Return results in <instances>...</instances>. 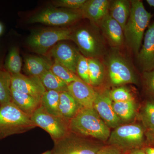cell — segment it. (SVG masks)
Listing matches in <instances>:
<instances>
[{"mask_svg": "<svg viewBox=\"0 0 154 154\" xmlns=\"http://www.w3.org/2000/svg\"><path fill=\"white\" fill-rule=\"evenodd\" d=\"M0 69H3L2 67V63H1V61H0Z\"/></svg>", "mask_w": 154, "mask_h": 154, "instance_id": "obj_41", "label": "cell"}, {"mask_svg": "<svg viewBox=\"0 0 154 154\" xmlns=\"http://www.w3.org/2000/svg\"><path fill=\"white\" fill-rule=\"evenodd\" d=\"M60 95V93L57 91H46L42 96L41 106L50 114L59 116L58 107Z\"/></svg>", "mask_w": 154, "mask_h": 154, "instance_id": "obj_25", "label": "cell"}, {"mask_svg": "<svg viewBox=\"0 0 154 154\" xmlns=\"http://www.w3.org/2000/svg\"><path fill=\"white\" fill-rule=\"evenodd\" d=\"M11 88L39 98L47 91L39 77L29 76L21 73L12 75Z\"/></svg>", "mask_w": 154, "mask_h": 154, "instance_id": "obj_11", "label": "cell"}, {"mask_svg": "<svg viewBox=\"0 0 154 154\" xmlns=\"http://www.w3.org/2000/svg\"><path fill=\"white\" fill-rule=\"evenodd\" d=\"M141 117L145 127L150 132H154V101H147L143 108Z\"/></svg>", "mask_w": 154, "mask_h": 154, "instance_id": "obj_29", "label": "cell"}, {"mask_svg": "<svg viewBox=\"0 0 154 154\" xmlns=\"http://www.w3.org/2000/svg\"><path fill=\"white\" fill-rule=\"evenodd\" d=\"M129 17L123 32L125 41L134 54L137 56L142 45L145 30L149 25L152 15L146 10L140 0L131 1Z\"/></svg>", "mask_w": 154, "mask_h": 154, "instance_id": "obj_1", "label": "cell"}, {"mask_svg": "<svg viewBox=\"0 0 154 154\" xmlns=\"http://www.w3.org/2000/svg\"><path fill=\"white\" fill-rule=\"evenodd\" d=\"M69 129L70 132L75 134L103 141L108 139L110 134L109 127L94 108H82L70 120Z\"/></svg>", "mask_w": 154, "mask_h": 154, "instance_id": "obj_2", "label": "cell"}, {"mask_svg": "<svg viewBox=\"0 0 154 154\" xmlns=\"http://www.w3.org/2000/svg\"><path fill=\"white\" fill-rule=\"evenodd\" d=\"M144 149L146 154H154V147H147Z\"/></svg>", "mask_w": 154, "mask_h": 154, "instance_id": "obj_36", "label": "cell"}, {"mask_svg": "<svg viewBox=\"0 0 154 154\" xmlns=\"http://www.w3.org/2000/svg\"><path fill=\"white\" fill-rule=\"evenodd\" d=\"M86 0H58L53 2L55 8L80 10Z\"/></svg>", "mask_w": 154, "mask_h": 154, "instance_id": "obj_33", "label": "cell"}, {"mask_svg": "<svg viewBox=\"0 0 154 154\" xmlns=\"http://www.w3.org/2000/svg\"><path fill=\"white\" fill-rule=\"evenodd\" d=\"M89 78L91 86H98L105 76V68L98 58H88Z\"/></svg>", "mask_w": 154, "mask_h": 154, "instance_id": "obj_23", "label": "cell"}, {"mask_svg": "<svg viewBox=\"0 0 154 154\" xmlns=\"http://www.w3.org/2000/svg\"><path fill=\"white\" fill-rule=\"evenodd\" d=\"M110 2L108 0H86L80 9L83 18L88 19L93 24L97 25L109 14Z\"/></svg>", "mask_w": 154, "mask_h": 154, "instance_id": "obj_17", "label": "cell"}, {"mask_svg": "<svg viewBox=\"0 0 154 154\" xmlns=\"http://www.w3.org/2000/svg\"><path fill=\"white\" fill-rule=\"evenodd\" d=\"M11 77L8 72L0 69V106L11 102Z\"/></svg>", "mask_w": 154, "mask_h": 154, "instance_id": "obj_26", "label": "cell"}, {"mask_svg": "<svg viewBox=\"0 0 154 154\" xmlns=\"http://www.w3.org/2000/svg\"><path fill=\"white\" fill-rule=\"evenodd\" d=\"M11 102L22 112L31 116L41 106V98L30 96L11 88Z\"/></svg>", "mask_w": 154, "mask_h": 154, "instance_id": "obj_18", "label": "cell"}, {"mask_svg": "<svg viewBox=\"0 0 154 154\" xmlns=\"http://www.w3.org/2000/svg\"><path fill=\"white\" fill-rule=\"evenodd\" d=\"M146 2L149 4V5L154 8V0H146Z\"/></svg>", "mask_w": 154, "mask_h": 154, "instance_id": "obj_37", "label": "cell"}, {"mask_svg": "<svg viewBox=\"0 0 154 154\" xmlns=\"http://www.w3.org/2000/svg\"><path fill=\"white\" fill-rule=\"evenodd\" d=\"M94 108L109 127L116 128L120 123V118L114 111L109 95L98 93Z\"/></svg>", "mask_w": 154, "mask_h": 154, "instance_id": "obj_16", "label": "cell"}, {"mask_svg": "<svg viewBox=\"0 0 154 154\" xmlns=\"http://www.w3.org/2000/svg\"><path fill=\"white\" fill-rule=\"evenodd\" d=\"M97 154H123L122 150L115 146L109 145L102 147Z\"/></svg>", "mask_w": 154, "mask_h": 154, "instance_id": "obj_34", "label": "cell"}, {"mask_svg": "<svg viewBox=\"0 0 154 154\" xmlns=\"http://www.w3.org/2000/svg\"><path fill=\"white\" fill-rule=\"evenodd\" d=\"M102 147L71 132L54 142L52 154H97Z\"/></svg>", "mask_w": 154, "mask_h": 154, "instance_id": "obj_10", "label": "cell"}, {"mask_svg": "<svg viewBox=\"0 0 154 154\" xmlns=\"http://www.w3.org/2000/svg\"><path fill=\"white\" fill-rule=\"evenodd\" d=\"M72 30L70 28H50L35 30L27 39V43L33 51L44 55L60 41L72 39Z\"/></svg>", "mask_w": 154, "mask_h": 154, "instance_id": "obj_4", "label": "cell"}, {"mask_svg": "<svg viewBox=\"0 0 154 154\" xmlns=\"http://www.w3.org/2000/svg\"><path fill=\"white\" fill-rule=\"evenodd\" d=\"M144 141L143 128L139 125H125L117 127L108 139L110 145L122 150L140 148Z\"/></svg>", "mask_w": 154, "mask_h": 154, "instance_id": "obj_9", "label": "cell"}, {"mask_svg": "<svg viewBox=\"0 0 154 154\" xmlns=\"http://www.w3.org/2000/svg\"><path fill=\"white\" fill-rule=\"evenodd\" d=\"M116 50L113 49L106 57V65L110 82L115 86L137 83L133 68Z\"/></svg>", "mask_w": 154, "mask_h": 154, "instance_id": "obj_6", "label": "cell"}, {"mask_svg": "<svg viewBox=\"0 0 154 154\" xmlns=\"http://www.w3.org/2000/svg\"><path fill=\"white\" fill-rule=\"evenodd\" d=\"M36 127H39L49 134L54 142L59 140L70 132V120L50 114L42 106L30 116Z\"/></svg>", "mask_w": 154, "mask_h": 154, "instance_id": "obj_8", "label": "cell"}, {"mask_svg": "<svg viewBox=\"0 0 154 154\" xmlns=\"http://www.w3.org/2000/svg\"><path fill=\"white\" fill-rule=\"evenodd\" d=\"M143 44L137 56L138 63L142 72L154 69V21L144 36Z\"/></svg>", "mask_w": 154, "mask_h": 154, "instance_id": "obj_12", "label": "cell"}, {"mask_svg": "<svg viewBox=\"0 0 154 154\" xmlns=\"http://www.w3.org/2000/svg\"><path fill=\"white\" fill-rule=\"evenodd\" d=\"M83 18L80 10L50 7L43 9L30 17L28 22L30 24L41 23L54 27H63L72 25Z\"/></svg>", "mask_w": 154, "mask_h": 154, "instance_id": "obj_7", "label": "cell"}, {"mask_svg": "<svg viewBox=\"0 0 154 154\" xmlns=\"http://www.w3.org/2000/svg\"><path fill=\"white\" fill-rule=\"evenodd\" d=\"M97 25H99L103 35L111 46L117 48L124 44L123 29L118 22L110 16L109 13Z\"/></svg>", "mask_w": 154, "mask_h": 154, "instance_id": "obj_15", "label": "cell"}, {"mask_svg": "<svg viewBox=\"0 0 154 154\" xmlns=\"http://www.w3.org/2000/svg\"><path fill=\"white\" fill-rule=\"evenodd\" d=\"M142 79L146 92L154 101V69L142 72Z\"/></svg>", "mask_w": 154, "mask_h": 154, "instance_id": "obj_32", "label": "cell"}, {"mask_svg": "<svg viewBox=\"0 0 154 154\" xmlns=\"http://www.w3.org/2000/svg\"><path fill=\"white\" fill-rule=\"evenodd\" d=\"M71 40L87 58H98L105 52L103 38L95 28L81 27L72 30Z\"/></svg>", "mask_w": 154, "mask_h": 154, "instance_id": "obj_5", "label": "cell"}, {"mask_svg": "<svg viewBox=\"0 0 154 154\" xmlns=\"http://www.w3.org/2000/svg\"><path fill=\"white\" fill-rule=\"evenodd\" d=\"M51 72L67 85L81 79L77 74L54 60L51 68Z\"/></svg>", "mask_w": 154, "mask_h": 154, "instance_id": "obj_28", "label": "cell"}, {"mask_svg": "<svg viewBox=\"0 0 154 154\" xmlns=\"http://www.w3.org/2000/svg\"><path fill=\"white\" fill-rule=\"evenodd\" d=\"M152 134V137L153 140H154V132H150Z\"/></svg>", "mask_w": 154, "mask_h": 154, "instance_id": "obj_40", "label": "cell"}, {"mask_svg": "<svg viewBox=\"0 0 154 154\" xmlns=\"http://www.w3.org/2000/svg\"><path fill=\"white\" fill-rule=\"evenodd\" d=\"M129 154H146V153L144 149L136 148L130 150Z\"/></svg>", "mask_w": 154, "mask_h": 154, "instance_id": "obj_35", "label": "cell"}, {"mask_svg": "<svg viewBox=\"0 0 154 154\" xmlns=\"http://www.w3.org/2000/svg\"><path fill=\"white\" fill-rule=\"evenodd\" d=\"M82 108L68 91L60 93L58 110L61 117L70 120Z\"/></svg>", "mask_w": 154, "mask_h": 154, "instance_id": "obj_20", "label": "cell"}, {"mask_svg": "<svg viewBox=\"0 0 154 154\" xmlns=\"http://www.w3.org/2000/svg\"><path fill=\"white\" fill-rule=\"evenodd\" d=\"M39 78L47 91H56L60 93L67 91L68 85L57 76L51 70L45 72Z\"/></svg>", "mask_w": 154, "mask_h": 154, "instance_id": "obj_22", "label": "cell"}, {"mask_svg": "<svg viewBox=\"0 0 154 154\" xmlns=\"http://www.w3.org/2000/svg\"><path fill=\"white\" fill-rule=\"evenodd\" d=\"M50 54L60 64L76 74L79 52L65 42H59L50 50Z\"/></svg>", "mask_w": 154, "mask_h": 154, "instance_id": "obj_14", "label": "cell"}, {"mask_svg": "<svg viewBox=\"0 0 154 154\" xmlns=\"http://www.w3.org/2000/svg\"><path fill=\"white\" fill-rule=\"evenodd\" d=\"M4 30V26H3L2 24L0 22V36L2 34Z\"/></svg>", "mask_w": 154, "mask_h": 154, "instance_id": "obj_38", "label": "cell"}, {"mask_svg": "<svg viewBox=\"0 0 154 154\" xmlns=\"http://www.w3.org/2000/svg\"><path fill=\"white\" fill-rule=\"evenodd\" d=\"M53 63L47 58L27 56L24 59L23 71L27 75L39 78L45 72L51 69Z\"/></svg>", "mask_w": 154, "mask_h": 154, "instance_id": "obj_19", "label": "cell"}, {"mask_svg": "<svg viewBox=\"0 0 154 154\" xmlns=\"http://www.w3.org/2000/svg\"><path fill=\"white\" fill-rule=\"evenodd\" d=\"M76 74L81 80L91 85L89 78L88 59L82 54H79L76 66Z\"/></svg>", "mask_w": 154, "mask_h": 154, "instance_id": "obj_30", "label": "cell"}, {"mask_svg": "<svg viewBox=\"0 0 154 154\" xmlns=\"http://www.w3.org/2000/svg\"><path fill=\"white\" fill-rule=\"evenodd\" d=\"M113 109L119 118L130 120L134 116L135 107L134 100L126 102H113Z\"/></svg>", "mask_w": 154, "mask_h": 154, "instance_id": "obj_27", "label": "cell"}, {"mask_svg": "<svg viewBox=\"0 0 154 154\" xmlns=\"http://www.w3.org/2000/svg\"><path fill=\"white\" fill-rule=\"evenodd\" d=\"M109 96L112 101L115 102L134 100L130 91L124 87H120L114 89L110 92Z\"/></svg>", "mask_w": 154, "mask_h": 154, "instance_id": "obj_31", "label": "cell"}, {"mask_svg": "<svg viewBox=\"0 0 154 154\" xmlns=\"http://www.w3.org/2000/svg\"><path fill=\"white\" fill-rule=\"evenodd\" d=\"M41 154H52V153L51 150L47 151L44 152L42 153Z\"/></svg>", "mask_w": 154, "mask_h": 154, "instance_id": "obj_39", "label": "cell"}, {"mask_svg": "<svg viewBox=\"0 0 154 154\" xmlns=\"http://www.w3.org/2000/svg\"><path fill=\"white\" fill-rule=\"evenodd\" d=\"M30 116L12 102L0 106V140L24 133L36 127Z\"/></svg>", "mask_w": 154, "mask_h": 154, "instance_id": "obj_3", "label": "cell"}, {"mask_svg": "<svg viewBox=\"0 0 154 154\" xmlns=\"http://www.w3.org/2000/svg\"><path fill=\"white\" fill-rule=\"evenodd\" d=\"M22 67V60L19 49L16 46L10 48L5 61V69L11 75L20 73Z\"/></svg>", "mask_w": 154, "mask_h": 154, "instance_id": "obj_24", "label": "cell"}, {"mask_svg": "<svg viewBox=\"0 0 154 154\" xmlns=\"http://www.w3.org/2000/svg\"><path fill=\"white\" fill-rule=\"evenodd\" d=\"M131 6V1L126 0H115L110 2L109 14L121 25L123 30L129 17Z\"/></svg>", "mask_w": 154, "mask_h": 154, "instance_id": "obj_21", "label": "cell"}, {"mask_svg": "<svg viewBox=\"0 0 154 154\" xmlns=\"http://www.w3.org/2000/svg\"><path fill=\"white\" fill-rule=\"evenodd\" d=\"M67 91L83 108H94L98 93L91 85L77 80L69 84Z\"/></svg>", "mask_w": 154, "mask_h": 154, "instance_id": "obj_13", "label": "cell"}]
</instances>
